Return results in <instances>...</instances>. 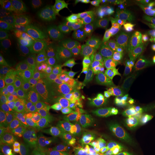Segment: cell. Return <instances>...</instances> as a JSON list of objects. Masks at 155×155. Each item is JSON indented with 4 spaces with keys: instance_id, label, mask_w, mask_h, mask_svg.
I'll use <instances>...</instances> for the list:
<instances>
[{
    "instance_id": "1",
    "label": "cell",
    "mask_w": 155,
    "mask_h": 155,
    "mask_svg": "<svg viewBox=\"0 0 155 155\" xmlns=\"http://www.w3.org/2000/svg\"><path fill=\"white\" fill-rule=\"evenodd\" d=\"M132 14H119L104 22L94 34L101 47L116 53L137 50L140 36L132 21Z\"/></svg>"
},
{
    "instance_id": "2",
    "label": "cell",
    "mask_w": 155,
    "mask_h": 155,
    "mask_svg": "<svg viewBox=\"0 0 155 155\" xmlns=\"http://www.w3.org/2000/svg\"><path fill=\"white\" fill-rule=\"evenodd\" d=\"M65 81L94 100H106L116 94V88L106 78L81 61L65 64Z\"/></svg>"
},
{
    "instance_id": "3",
    "label": "cell",
    "mask_w": 155,
    "mask_h": 155,
    "mask_svg": "<svg viewBox=\"0 0 155 155\" xmlns=\"http://www.w3.org/2000/svg\"><path fill=\"white\" fill-rule=\"evenodd\" d=\"M120 113L115 103L108 100H96L85 105L76 119L74 125L79 134L98 133L114 124Z\"/></svg>"
},
{
    "instance_id": "4",
    "label": "cell",
    "mask_w": 155,
    "mask_h": 155,
    "mask_svg": "<svg viewBox=\"0 0 155 155\" xmlns=\"http://www.w3.org/2000/svg\"><path fill=\"white\" fill-rule=\"evenodd\" d=\"M25 2L34 19V30L38 39L56 35L66 28L65 14L54 1L27 0Z\"/></svg>"
},
{
    "instance_id": "5",
    "label": "cell",
    "mask_w": 155,
    "mask_h": 155,
    "mask_svg": "<svg viewBox=\"0 0 155 155\" xmlns=\"http://www.w3.org/2000/svg\"><path fill=\"white\" fill-rule=\"evenodd\" d=\"M117 78L124 93L130 99L142 102L155 98V81L144 66L127 64L119 70Z\"/></svg>"
},
{
    "instance_id": "6",
    "label": "cell",
    "mask_w": 155,
    "mask_h": 155,
    "mask_svg": "<svg viewBox=\"0 0 155 155\" xmlns=\"http://www.w3.org/2000/svg\"><path fill=\"white\" fill-rule=\"evenodd\" d=\"M78 49L68 39L53 35L38 39V59L53 63L66 64L74 61Z\"/></svg>"
},
{
    "instance_id": "7",
    "label": "cell",
    "mask_w": 155,
    "mask_h": 155,
    "mask_svg": "<svg viewBox=\"0 0 155 155\" xmlns=\"http://www.w3.org/2000/svg\"><path fill=\"white\" fill-rule=\"evenodd\" d=\"M141 119L131 109L120 112L114 122L115 132L120 144L139 141Z\"/></svg>"
},
{
    "instance_id": "8",
    "label": "cell",
    "mask_w": 155,
    "mask_h": 155,
    "mask_svg": "<svg viewBox=\"0 0 155 155\" xmlns=\"http://www.w3.org/2000/svg\"><path fill=\"white\" fill-rule=\"evenodd\" d=\"M0 10L3 17L28 30H34L35 22L28 5L22 0H1Z\"/></svg>"
},
{
    "instance_id": "9",
    "label": "cell",
    "mask_w": 155,
    "mask_h": 155,
    "mask_svg": "<svg viewBox=\"0 0 155 155\" xmlns=\"http://www.w3.org/2000/svg\"><path fill=\"white\" fill-rule=\"evenodd\" d=\"M120 145L112 124L96 133L91 139L90 155H114Z\"/></svg>"
},
{
    "instance_id": "10",
    "label": "cell",
    "mask_w": 155,
    "mask_h": 155,
    "mask_svg": "<svg viewBox=\"0 0 155 155\" xmlns=\"http://www.w3.org/2000/svg\"><path fill=\"white\" fill-rule=\"evenodd\" d=\"M48 129L54 139L57 141H66L73 138L76 133L74 120L67 116L54 113L50 110L45 111Z\"/></svg>"
},
{
    "instance_id": "11",
    "label": "cell",
    "mask_w": 155,
    "mask_h": 155,
    "mask_svg": "<svg viewBox=\"0 0 155 155\" xmlns=\"http://www.w3.org/2000/svg\"><path fill=\"white\" fill-rule=\"evenodd\" d=\"M132 21L140 38H148V30L155 24V0H139Z\"/></svg>"
},
{
    "instance_id": "12",
    "label": "cell",
    "mask_w": 155,
    "mask_h": 155,
    "mask_svg": "<svg viewBox=\"0 0 155 155\" xmlns=\"http://www.w3.org/2000/svg\"><path fill=\"white\" fill-rule=\"evenodd\" d=\"M38 39L35 36H30L19 39L1 47V50L34 65L38 61Z\"/></svg>"
},
{
    "instance_id": "13",
    "label": "cell",
    "mask_w": 155,
    "mask_h": 155,
    "mask_svg": "<svg viewBox=\"0 0 155 155\" xmlns=\"http://www.w3.org/2000/svg\"><path fill=\"white\" fill-rule=\"evenodd\" d=\"M0 68L2 71L9 74L17 75H31L36 71L32 64L2 50L0 51Z\"/></svg>"
},
{
    "instance_id": "14",
    "label": "cell",
    "mask_w": 155,
    "mask_h": 155,
    "mask_svg": "<svg viewBox=\"0 0 155 155\" xmlns=\"http://www.w3.org/2000/svg\"><path fill=\"white\" fill-rule=\"evenodd\" d=\"M45 104L47 108L51 111L74 120L80 115L87 103L71 101L58 97L49 96L45 98Z\"/></svg>"
},
{
    "instance_id": "15",
    "label": "cell",
    "mask_w": 155,
    "mask_h": 155,
    "mask_svg": "<svg viewBox=\"0 0 155 155\" xmlns=\"http://www.w3.org/2000/svg\"><path fill=\"white\" fill-rule=\"evenodd\" d=\"M33 36L30 30L22 28L2 17L0 22V45L1 47L26 37Z\"/></svg>"
},
{
    "instance_id": "16",
    "label": "cell",
    "mask_w": 155,
    "mask_h": 155,
    "mask_svg": "<svg viewBox=\"0 0 155 155\" xmlns=\"http://www.w3.org/2000/svg\"><path fill=\"white\" fill-rule=\"evenodd\" d=\"M139 143L145 153L155 154V116L142 117Z\"/></svg>"
},
{
    "instance_id": "17",
    "label": "cell",
    "mask_w": 155,
    "mask_h": 155,
    "mask_svg": "<svg viewBox=\"0 0 155 155\" xmlns=\"http://www.w3.org/2000/svg\"><path fill=\"white\" fill-rule=\"evenodd\" d=\"M2 108L4 115L14 124L20 122L28 113V103L22 96L2 102Z\"/></svg>"
},
{
    "instance_id": "18",
    "label": "cell",
    "mask_w": 155,
    "mask_h": 155,
    "mask_svg": "<svg viewBox=\"0 0 155 155\" xmlns=\"http://www.w3.org/2000/svg\"><path fill=\"white\" fill-rule=\"evenodd\" d=\"M106 10V2L102 0H81L78 2V13L85 22H94L101 18Z\"/></svg>"
},
{
    "instance_id": "19",
    "label": "cell",
    "mask_w": 155,
    "mask_h": 155,
    "mask_svg": "<svg viewBox=\"0 0 155 155\" xmlns=\"http://www.w3.org/2000/svg\"><path fill=\"white\" fill-rule=\"evenodd\" d=\"M50 96L58 97L63 99L75 102L88 103L93 101H96L83 96L69 83L61 80H55L53 88H52Z\"/></svg>"
},
{
    "instance_id": "20",
    "label": "cell",
    "mask_w": 155,
    "mask_h": 155,
    "mask_svg": "<svg viewBox=\"0 0 155 155\" xmlns=\"http://www.w3.org/2000/svg\"><path fill=\"white\" fill-rule=\"evenodd\" d=\"M22 88L15 78L1 71L0 73V99L3 102L21 96Z\"/></svg>"
},
{
    "instance_id": "21",
    "label": "cell",
    "mask_w": 155,
    "mask_h": 155,
    "mask_svg": "<svg viewBox=\"0 0 155 155\" xmlns=\"http://www.w3.org/2000/svg\"><path fill=\"white\" fill-rule=\"evenodd\" d=\"M34 67L39 74L55 80L65 81V64L40 61L38 59L34 64Z\"/></svg>"
},
{
    "instance_id": "22",
    "label": "cell",
    "mask_w": 155,
    "mask_h": 155,
    "mask_svg": "<svg viewBox=\"0 0 155 155\" xmlns=\"http://www.w3.org/2000/svg\"><path fill=\"white\" fill-rule=\"evenodd\" d=\"M91 141L88 134H79L72 139L63 152L65 155H90Z\"/></svg>"
},
{
    "instance_id": "23",
    "label": "cell",
    "mask_w": 155,
    "mask_h": 155,
    "mask_svg": "<svg viewBox=\"0 0 155 155\" xmlns=\"http://www.w3.org/2000/svg\"><path fill=\"white\" fill-rule=\"evenodd\" d=\"M144 153L139 141H135L121 144L114 155H144Z\"/></svg>"
},
{
    "instance_id": "24",
    "label": "cell",
    "mask_w": 155,
    "mask_h": 155,
    "mask_svg": "<svg viewBox=\"0 0 155 155\" xmlns=\"http://www.w3.org/2000/svg\"><path fill=\"white\" fill-rule=\"evenodd\" d=\"M0 155H17L3 135L0 137Z\"/></svg>"
},
{
    "instance_id": "25",
    "label": "cell",
    "mask_w": 155,
    "mask_h": 155,
    "mask_svg": "<svg viewBox=\"0 0 155 155\" xmlns=\"http://www.w3.org/2000/svg\"><path fill=\"white\" fill-rule=\"evenodd\" d=\"M144 68L147 70V73L152 77L153 80L155 81V61H152L147 63L144 65Z\"/></svg>"
},
{
    "instance_id": "26",
    "label": "cell",
    "mask_w": 155,
    "mask_h": 155,
    "mask_svg": "<svg viewBox=\"0 0 155 155\" xmlns=\"http://www.w3.org/2000/svg\"><path fill=\"white\" fill-rule=\"evenodd\" d=\"M147 111L149 115L155 116V101L152 103L147 107Z\"/></svg>"
},
{
    "instance_id": "27",
    "label": "cell",
    "mask_w": 155,
    "mask_h": 155,
    "mask_svg": "<svg viewBox=\"0 0 155 155\" xmlns=\"http://www.w3.org/2000/svg\"><path fill=\"white\" fill-rule=\"evenodd\" d=\"M53 155H65V154L63 152V150H62V151H61V152H60L56 153V154H53Z\"/></svg>"
}]
</instances>
